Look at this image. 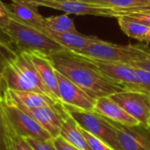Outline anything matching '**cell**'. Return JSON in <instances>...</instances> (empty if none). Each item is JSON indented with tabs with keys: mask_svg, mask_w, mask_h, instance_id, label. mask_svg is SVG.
Instances as JSON below:
<instances>
[{
	"mask_svg": "<svg viewBox=\"0 0 150 150\" xmlns=\"http://www.w3.org/2000/svg\"><path fill=\"white\" fill-rule=\"evenodd\" d=\"M50 58L56 70L95 99L127 91L105 76L90 59L70 50L54 54Z\"/></svg>",
	"mask_w": 150,
	"mask_h": 150,
	"instance_id": "cell-1",
	"label": "cell"
},
{
	"mask_svg": "<svg viewBox=\"0 0 150 150\" xmlns=\"http://www.w3.org/2000/svg\"><path fill=\"white\" fill-rule=\"evenodd\" d=\"M4 31L11 39L18 51H36L47 55L68 50L46 33L11 18Z\"/></svg>",
	"mask_w": 150,
	"mask_h": 150,
	"instance_id": "cell-2",
	"label": "cell"
},
{
	"mask_svg": "<svg viewBox=\"0 0 150 150\" xmlns=\"http://www.w3.org/2000/svg\"><path fill=\"white\" fill-rule=\"evenodd\" d=\"M83 57L104 62L131 63L150 57V48L140 45H117L98 39L80 51L74 52Z\"/></svg>",
	"mask_w": 150,
	"mask_h": 150,
	"instance_id": "cell-3",
	"label": "cell"
},
{
	"mask_svg": "<svg viewBox=\"0 0 150 150\" xmlns=\"http://www.w3.org/2000/svg\"><path fill=\"white\" fill-rule=\"evenodd\" d=\"M64 110L78 124V126L99 138L114 150H119L116 134L107 119L94 111H88L74 107L62 103Z\"/></svg>",
	"mask_w": 150,
	"mask_h": 150,
	"instance_id": "cell-4",
	"label": "cell"
},
{
	"mask_svg": "<svg viewBox=\"0 0 150 150\" xmlns=\"http://www.w3.org/2000/svg\"><path fill=\"white\" fill-rule=\"evenodd\" d=\"M2 106L12 133L24 139L50 140L52 136L30 115L18 106L5 102L2 98Z\"/></svg>",
	"mask_w": 150,
	"mask_h": 150,
	"instance_id": "cell-5",
	"label": "cell"
},
{
	"mask_svg": "<svg viewBox=\"0 0 150 150\" xmlns=\"http://www.w3.org/2000/svg\"><path fill=\"white\" fill-rule=\"evenodd\" d=\"M107 120L116 134L119 150H150L149 124L124 125L109 119Z\"/></svg>",
	"mask_w": 150,
	"mask_h": 150,
	"instance_id": "cell-6",
	"label": "cell"
},
{
	"mask_svg": "<svg viewBox=\"0 0 150 150\" xmlns=\"http://www.w3.org/2000/svg\"><path fill=\"white\" fill-rule=\"evenodd\" d=\"M33 4L37 7H48L62 11L65 13L76 15H91L107 18H118L126 14L121 11L114 10L100 4L89 3L83 0H44Z\"/></svg>",
	"mask_w": 150,
	"mask_h": 150,
	"instance_id": "cell-7",
	"label": "cell"
},
{
	"mask_svg": "<svg viewBox=\"0 0 150 150\" xmlns=\"http://www.w3.org/2000/svg\"><path fill=\"white\" fill-rule=\"evenodd\" d=\"M140 123L148 124L150 118V95L134 91H123L109 96Z\"/></svg>",
	"mask_w": 150,
	"mask_h": 150,
	"instance_id": "cell-8",
	"label": "cell"
},
{
	"mask_svg": "<svg viewBox=\"0 0 150 150\" xmlns=\"http://www.w3.org/2000/svg\"><path fill=\"white\" fill-rule=\"evenodd\" d=\"M33 119H34L51 136L52 138L60 135L62 120L66 115V111L60 102L54 105L42 106L37 108L18 107Z\"/></svg>",
	"mask_w": 150,
	"mask_h": 150,
	"instance_id": "cell-9",
	"label": "cell"
},
{
	"mask_svg": "<svg viewBox=\"0 0 150 150\" xmlns=\"http://www.w3.org/2000/svg\"><path fill=\"white\" fill-rule=\"evenodd\" d=\"M89 59V58H88ZM105 76L124 86L127 91L142 92L135 69L133 66L123 62H104L90 59Z\"/></svg>",
	"mask_w": 150,
	"mask_h": 150,
	"instance_id": "cell-10",
	"label": "cell"
},
{
	"mask_svg": "<svg viewBox=\"0 0 150 150\" xmlns=\"http://www.w3.org/2000/svg\"><path fill=\"white\" fill-rule=\"evenodd\" d=\"M59 99L62 103L83 110L93 111L96 99L75 84L64 75L56 70Z\"/></svg>",
	"mask_w": 150,
	"mask_h": 150,
	"instance_id": "cell-11",
	"label": "cell"
},
{
	"mask_svg": "<svg viewBox=\"0 0 150 150\" xmlns=\"http://www.w3.org/2000/svg\"><path fill=\"white\" fill-rule=\"evenodd\" d=\"M34 65L37 72L47 89L50 91L52 96L59 102V90L58 80L56 76V69L49 55L44 54L36 51H25Z\"/></svg>",
	"mask_w": 150,
	"mask_h": 150,
	"instance_id": "cell-12",
	"label": "cell"
},
{
	"mask_svg": "<svg viewBox=\"0 0 150 150\" xmlns=\"http://www.w3.org/2000/svg\"><path fill=\"white\" fill-rule=\"evenodd\" d=\"M2 98L9 104L14 105L18 107L29 109L54 105L60 103L48 95L34 91H17L6 90L2 93Z\"/></svg>",
	"mask_w": 150,
	"mask_h": 150,
	"instance_id": "cell-13",
	"label": "cell"
},
{
	"mask_svg": "<svg viewBox=\"0 0 150 150\" xmlns=\"http://www.w3.org/2000/svg\"><path fill=\"white\" fill-rule=\"evenodd\" d=\"M5 5L11 18L40 31L45 29V18L39 12L37 6L32 3L13 0Z\"/></svg>",
	"mask_w": 150,
	"mask_h": 150,
	"instance_id": "cell-14",
	"label": "cell"
},
{
	"mask_svg": "<svg viewBox=\"0 0 150 150\" xmlns=\"http://www.w3.org/2000/svg\"><path fill=\"white\" fill-rule=\"evenodd\" d=\"M94 112L112 121L124 125H136L140 122L127 113L120 105L114 102L109 96L100 97L96 99Z\"/></svg>",
	"mask_w": 150,
	"mask_h": 150,
	"instance_id": "cell-15",
	"label": "cell"
},
{
	"mask_svg": "<svg viewBox=\"0 0 150 150\" xmlns=\"http://www.w3.org/2000/svg\"><path fill=\"white\" fill-rule=\"evenodd\" d=\"M53 39L54 41L62 45L68 50L72 52H77L87 47L91 42L97 40L98 38L95 36H86L77 31L76 32H66V33H54L47 30L41 31Z\"/></svg>",
	"mask_w": 150,
	"mask_h": 150,
	"instance_id": "cell-16",
	"label": "cell"
},
{
	"mask_svg": "<svg viewBox=\"0 0 150 150\" xmlns=\"http://www.w3.org/2000/svg\"><path fill=\"white\" fill-rule=\"evenodd\" d=\"M60 136L78 149L91 150L81 132L80 127L76 121L68 113H66L62 120Z\"/></svg>",
	"mask_w": 150,
	"mask_h": 150,
	"instance_id": "cell-17",
	"label": "cell"
},
{
	"mask_svg": "<svg viewBox=\"0 0 150 150\" xmlns=\"http://www.w3.org/2000/svg\"><path fill=\"white\" fill-rule=\"evenodd\" d=\"M83 1L104 5L114 10H119L125 12L126 14L133 11L150 10V0H83Z\"/></svg>",
	"mask_w": 150,
	"mask_h": 150,
	"instance_id": "cell-18",
	"label": "cell"
},
{
	"mask_svg": "<svg viewBox=\"0 0 150 150\" xmlns=\"http://www.w3.org/2000/svg\"><path fill=\"white\" fill-rule=\"evenodd\" d=\"M120 29L129 37L140 41H143L149 27L137 22L127 16H120L117 18Z\"/></svg>",
	"mask_w": 150,
	"mask_h": 150,
	"instance_id": "cell-19",
	"label": "cell"
},
{
	"mask_svg": "<svg viewBox=\"0 0 150 150\" xmlns=\"http://www.w3.org/2000/svg\"><path fill=\"white\" fill-rule=\"evenodd\" d=\"M44 30L54 33H66L77 31L72 18H70L67 14L45 18Z\"/></svg>",
	"mask_w": 150,
	"mask_h": 150,
	"instance_id": "cell-20",
	"label": "cell"
},
{
	"mask_svg": "<svg viewBox=\"0 0 150 150\" xmlns=\"http://www.w3.org/2000/svg\"><path fill=\"white\" fill-rule=\"evenodd\" d=\"M12 134L3 110L2 97H0V150H8L9 141Z\"/></svg>",
	"mask_w": 150,
	"mask_h": 150,
	"instance_id": "cell-21",
	"label": "cell"
},
{
	"mask_svg": "<svg viewBox=\"0 0 150 150\" xmlns=\"http://www.w3.org/2000/svg\"><path fill=\"white\" fill-rule=\"evenodd\" d=\"M80 129H81L83 135L84 136L85 140L88 142L89 147L91 148V150H114L109 145H107L105 142L100 140L99 138L92 135L91 134L88 133L87 131H85L84 129H83L81 127H80Z\"/></svg>",
	"mask_w": 150,
	"mask_h": 150,
	"instance_id": "cell-22",
	"label": "cell"
},
{
	"mask_svg": "<svg viewBox=\"0 0 150 150\" xmlns=\"http://www.w3.org/2000/svg\"><path fill=\"white\" fill-rule=\"evenodd\" d=\"M134 68L135 69L138 82L142 92L150 95V71L137 67Z\"/></svg>",
	"mask_w": 150,
	"mask_h": 150,
	"instance_id": "cell-23",
	"label": "cell"
},
{
	"mask_svg": "<svg viewBox=\"0 0 150 150\" xmlns=\"http://www.w3.org/2000/svg\"><path fill=\"white\" fill-rule=\"evenodd\" d=\"M8 150H34L33 147L25 141V139L12 134L10 138Z\"/></svg>",
	"mask_w": 150,
	"mask_h": 150,
	"instance_id": "cell-24",
	"label": "cell"
},
{
	"mask_svg": "<svg viewBox=\"0 0 150 150\" xmlns=\"http://www.w3.org/2000/svg\"><path fill=\"white\" fill-rule=\"evenodd\" d=\"M25 141L33 147L34 150H57L53 143L52 139L41 141V140L27 138L25 139Z\"/></svg>",
	"mask_w": 150,
	"mask_h": 150,
	"instance_id": "cell-25",
	"label": "cell"
},
{
	"mask_svg": "<svg viewBox=\"0 0 150 150\" xmlns=\"http://www.w3.org/2000/svg\"><path fill=\"white\" fill-rule=\"evenodd\" d=\"M125 16L150 27V10H143V11H139L128 12Z\"/></svg>",
	"mask_w": 150,
	"mask_h": 150,
	"instance_id": "cell-26",
	"label": "cell"
},
{
	"mask_svg": "<svg viewBox=\"0 0 150 150\" xmlns=\"http://www.w3.org/2000/svg\"><path fill=\"white\" fill-rule=\"evenodd\" d=\"M17 52L18 51L12 50L0 43V74L3 71L4 68L6 66V64L16 54Z\"/></svg>",
	"mask_w": 150,
	"mask_h": 150,
	"instance_id": "cell-27",
	"label": "cell"
},
{
	"mask_svg": "<svg viewBox=\"0 0 150 150\" xmlns=\"http://www.w3.org/2000/svg\"><path fill=\"white\" fill-rule=\"evenodd\" d=\"M11 18V13L8 11L5 4H4L0 0V28L2 30L4 29V27L7 25Z\"/></svg>",
	"mask_w": 150,
	"mask_h": 150,
	"instance_id": "cell-28",
	"label": "cell"
},
{
	"mask_svg": "<svg viewBox=\"0 0 150 150\" xmlns=\"http://www.w3.org/2000/svg\"><path fill=\"white\" fill-rule=\"evenodd\" d=\"M52 141H53V143H54V147L57 149V150H80L78 149H76V147L72 146L69 142H67L60 135L57 136V137L53 138Z\"/></svg>",
	"mask_w": 150,
	"mask_h": 150,
	"instance_id": "cell-29",
	"label": "cell"
},
{
	"mask_svg": "<svg viewBox=\"0 0 150 150\" xmlns=\"http://www.w3.org/2000/svg\"><path fill=\"white\" fill-rule=\"evenodd\" d=\"M0 43L3 44L4 46L9 47V48L12 49V50L18 51V49L16 48V47H15L13 41L11 40V38L6 34V33H5L4 30H2L1 28H0Z\"/></svg>",
	"mask_w": 150,
	"mask_h": 150,
	"instance_id": "cell-30",
	"label": "cell"
},
{
	"mask_svg": "<svg viewBox=\"0 0 150 150\" xmlns=\"http://www.w3.org/2000/svg\"><path fill=\"white\" fill-rule=\"evenodd\" d=\"M129 65H131L133 67L141 68V69H146L148 71H150V57H148V58L143 59V60L133 62L129 63Z\"/></svg>",
	"mask_w": 150,
	"mask_h": 150,
	"instance_id": "cell-31",
	"label": "cell"
},
{
	"mask_svg": "<svg viewBox=\"0 0 150 150\" xmlns=\"http://www.w3.org/2000/svg\"><path fill=\"white\" fill-rule=\"evenodd\" d=\"M143 41L144 42H150V27L147 34H146V36H145V38H144V40H143Z\"/></svg>",
	"mask_w": 150,
	"mask_h": 150,
	"instance_id": "cell-32",
	"label": "cell"
},
{
	"mask_svg": "<svg viewBox=\"0 0 150 150\" xmlns=\"http://www.w3.org/2000/svg\"><path fill=\"white\" fill-rule=\"evenodd\" d=\"M13 1V0H11ZM15 1H23V2H27V3H32V4H36L38 2H40V1H44V0H15Z\"/></svg>",
	"mask_w": 150,
	"mask_h": 150,
	"instance_id": "cell-33",
	"label": "cell"
},
{
	"mask_svg": "<svg viewBox=\"0 0 150 150\" xmlns=\"http://www.w3.org/2000/svg\"><path fill=\"white\" fill-rule=\"evenodd\" d=\"M148 124H149V126L150 127V118H149V122H148Z\"/></svg>",
	"mask_w": 150,
	"mask_h": 150,
	"instance_id": "cell-34",
	"label": "cell"
},
{
	"mask_svg": "<svg viewBox=\"0 0 150 150\" xmlns=\"http://www.w3.org/2000/svg\"><path fill=\"white\" fill-rule=\"evenodd\" d=\"M0 97H2V93H1V91H0Z\"/></svg>",
	"mask_w": 150,
	"mask_h": 150,
	"instance_id": "cell-35",
	"label": "cell"
}]
</instances>
